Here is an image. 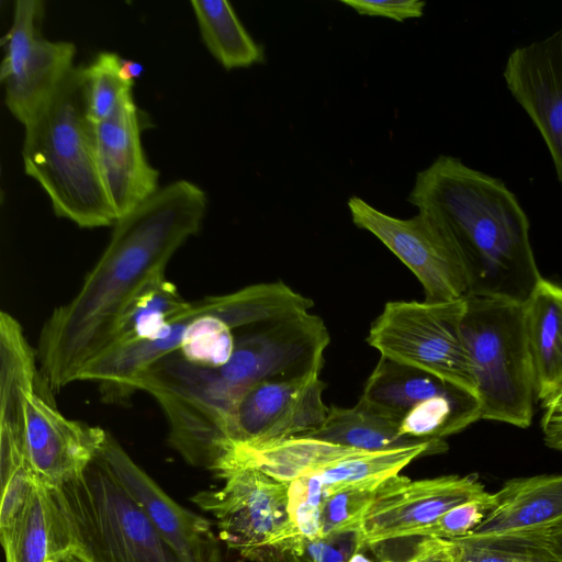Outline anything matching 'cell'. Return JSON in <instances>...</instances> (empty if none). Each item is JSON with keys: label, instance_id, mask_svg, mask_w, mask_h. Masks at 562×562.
Returning <instances> with one entry per match:
<instances>
[{"label": "cell", "instance_id": "6da1fadb", "mask_svg": "<svg viewBox=\"0 0 562 562\" xmlns=\"http://www.w3.org/2000/svg\"><path fill=\"white\" fill-rule=\"evenodd\" d=\"M205 192L178 180L159 188L113 225L110 241L81 289L45 322L38 339L40 381L58 391L78 381L104 348L127 301L202 224Z\"/></svg>", "mask_w": 562, "mask_h": 562}, {"label": "cell", "instance_id": "7a4b0ae2", "mask_svg": "<svg viewBox=\"0 0 562 562\" xmlns=\"http://www.w3.org/2000/svg\"><path fill=\"white\" fill-rule=\"evenodd\" d=\"M407 201L437 215L454 236L468 271V295L524 303L541 277L529 220L498 178L438 156L416 173Z\"/></svg>", "mask_w": 562, "mask_h": 562}, {"label": "cell", "instance_id": "3957f363", "mask_svg": "<svg viewBox=\"0 0 562 562\" xmlns=\"http://www.w3.org/2000/svg\"><path fill=\"white\" fill-rule=\"evenodd\" d=\"M329 342L324 321L311 312L237 329L233 355L224 366L180 364L172 396L193 424L224 434L250 387L273 379L321 374Z\"/></svg>", "mask_w": 562, "mask_h": 562}, {"label": "cell", "instance_id": "277c9868", "mask_svg": "<svg viewBox=\"0 0 562 562\" xmlns=\"http://www.w3.org/2000/svg\"><path fill=\"white\" fill-rule=\"evenodd\" d=\"M24 172L48 195L54 213L82 228L114 225L87 111L83 66H74L24 124Z\"/></svg>", "mask_w": 562, "mask_h": 562}, {"label": "cell", "instance_id": "5b68a950", "mask_svg": "<svg viewBox=\"0 0 562 562\" xmlns=\"http://www.w3.org/2000/svg\"><path fill=\"white\" fill-rule=\"evenodd\" d=\"M462 334L481 405V419L529 427L537 391L524 303L468 295Z\"/></svg>", "mask_w": 562, "mask_h": 562}, {"label": "cell", "instance_id": "8992f818", "mask_svg": "<svg viewBox=\"0 0 562 562\" xmlns=\"http://www.w3.org/2000/svg\"><path fill=\"white\" fill-rule=\"evenodd\" d=\"M54 491L74 546L89 562H181L100 454L82 475Z\"/></svg>", "mask_w": 562, "mask_h": 562}, {"label": "cell", "instance_id": "52a82bcc", "mask_svg": "<svg viewBox=\"0 0 562 562\" xmlns=\"http://www.w3.org/2000/svg\"><path fill=\"white\" fill-rule=\"evenodd\" d=\"M465 297L445 302L390 301L367 342L380 356L430 373L476 395L462 334Z\"/></svg>", "mask_w": 562, "mask_h": 562}, {"label": "cell", "instance_id": "ba28073f", "mask_svg": "<svg viewBox=\"0 0 562 562\" xmlns=\"http://www.w3.org/2000/svg\"><path fill=\"white\" fill-rule=\"evenodd\" d=\"M217 477L222 487L200 491L191 499L215 518L231 549L254 562H272L302 536L290 519L289 483L251 467H234Z\"/></svg>", "mask_w": 562, "mask_h": 562}, {"label": "cell", "instance_id": "9c48e42d", "mask_svg": "<svg viewBox=\"0 0 562 562\" xmlns=\"http://www.w3.org/2000/svg\"><path fill=\"white\" fill-rule=\"evenodd\" d=\"M347 205L352 223L375 236L418 279L427 302L468 296L470 284L461 249L449 227L425 210L409 218L389 215L360 196Z\"/></svg>", "mask_w": 562, "mask_h": 562}, {"label": "cell", "instance_id": "30bf717a", "mask_svg": "<svg viewBox=\"0 0 562 562\" xmlns=\"http://www.w3.org/2000/svg\"><path fill=\"white\" fill-rule=\"evenodd\" d=\"M476 474L412 480L397 474L374 490L358 532L361 551L419 533L451 508L485 496Z\"/></svg>", "mask_w": 562, "mask_h": 562}, {"label": "cell", "instance_id": "8fae6325", "mask_svg": "<svg viewBox=\"0 0 562 562\" xmlns=\"http://www.w3.org/2000/svg\"><path fill=\"white\" fill-rule=\"evenodd\" d=\"M43 14L41 0L15 1L11 27L1 40L4 55L0 80L5 85V105L23 125L74 67V43L41 36Z\"/></svg>", "mask_w": 562, "mask_h": 562}, {"label": "cell", "instance_id": "7c38bea8", "mask_svg": "<svg viewBox=\"0 0 562 562\" xmlns=\"http://www.w3.org/2000/svg\"><path fill=\"white\" fill-rule=\"evenodd\" d=\"M325 387L319 374L273 379L250 387L232 414L225 456L234 448L259 447L319 428L329 409L323 401Z\"/></svg>", "mask_w": 562, "mask_h": 562}, {"label": "cell", "instance_id": "4fadbf2b", "mask_svg": "<svg viewBox=\"0 0 562 562\" xmlns=\"http://www.w3.org/2000/svg\"><path fill=\"white\" fill-rule=\"evenodd\" d=\"M38 391L27 402L25 456L36 481L56 490L83 474L99 457L108 431L65 417Z\"/></svg>", "mask_w": 562, "mask_h": 562}, {"label": "cell", "instance_id": "5bb4252c", "mask_svg": "<svg viewBox=\"0 0 562 562\" xmlns=\"http://www.w3.org/2000/svg\"><path fill=\"white\" fill-rule=\"evenodd\" d=\"M100 457L181 562H223L211 522L167 495L109 432Z\"/></svg>", "mask_w": 562, "mask_h": 562}, {"label": "cell", "instance_id": "9a60e30c", "mask_svg": "<svg viewBox=\"0 0 562 562\" xmlns=\"http://www.w3.org/2000/svg\"><path fill=\"white\" fill-rule=\"evenodd\" d=\"M503 77L541 134L562 183V27L543 40L516 47Z\"/></svg>", "mask_w": 562, "mask_h": 562}, {"label": "cell", "instance_id": "2e32d148", "mask_svg": "<svg viewBox=\"0 0 562 562\" xmlns=\"http://www.w3.org/2000/svg\"><path fill=\"white\" fill-rule=\"evenodd\" d=\"M94 143L100 178L117 221L159 189V171L143 150L133 92L94 124Z\"/></svg>", "mask_w": 562, "mask_h": 562}, {"label": "cell", "instance_id": "e0dca14e", "mask_svg": "<svg viewBox=\"0 0 562 562\" xmlns=\"http://www.w3.org/2000/svg\"><path fill=\"white\" fill-rule=\"evenodd\" d=\"M494 496L491 512L461 539L487 542L562 522V474L512 479Z\"/></svg>", "mask_w": 562, "mask_h": 562}, {"label": "cell", "instance_id": "ac0fdd59", "mask_svg": "<svg viewBox=\"0 0 562 562\" xmlns=\"http://www.w3.org/2000/svg\"><path fill=\"white\" fill-rule=\"evenodd\" d=\"M5 562H52L75 547L55 491L36 483L13 525L0 531Z\"/></svg>", "mask_w": 562, "mask_h": 562}, {"label": "cell", "instance_id": "d6986e66", "mask_svg": "<svg viewBox=\"0 0 562 562\" xmlns=\"http://www.w3.org/2000/svg\"><path fill=\"white\" fill-rule=\"evenodd\" d=\"M537 400L543 406L562 387V285L542 278L524 302Z\"/></svg>", "mask_w": 562, "mask_h": 562}, {"label": "cell", "instance_id": "ffe728a7", "mask_svg": "<svg viewBox=\"0 0 562 562\" xmlns=\"http://www.w3.org/2000/svg\"><path fill=\"white\" fill-rule=\"evenodd\" d=\"M366 452L318 439L293 437L254 448H234L214 473L217 476L234 467H251L277 481L291 483Z\"/></svg>", "mask_w": 562, "mask_h": 562}, {"label": "cell", "instance_id": "44dd1931", "mask_svg": "<svg viewBox=\"0 0 562 562\" xmlns=\"http://www.w3.org/2000/svg\"><path fill=\"white\" fill-rule=\"evenodd\" d=\"M299 437L318 439L367 452L424 443L402 436L398 419L362 400L352 407L330 406L319 428Z\"/></svg>", "mask_w": 562, "mask_h": 562}, {"label": "cell", "instance_id": "7402d4cb", "mask_svg": "<svg viewBox=\"0 0 562 562\" xmlns=\"http://www.w3.org/2000/svg\"><path fill=\"white\" fill-rule=\"evenodd\" d=\"M189 305L166 278V271L156 273L124 305L100 355L151 338Z\"/></svg>", "mask_w": 562, "mask_h": 562}, {"label": "cell", "instance_id": "603a6c76", "mask_svg": "<svg viewBox=\"0 0 562 562\" xmlns=\"http://www.w3.org/2000/svg\"><path fill=\"white\" fill-rule=\"evenodd\" d=\"M451 384L430 373L380 356L360 400L401 422L416 405L443 392Z\"/></svg>", "mask_w": 562, "mask_h": 562}, {"label": "cell", "instance_id": "cb8c5ba5", "mask_svg": "<svg viewBox=\"0 0 562 562\" xmlns=\"http://www.w3.org/2000/svg\"><path fill=\"white\" fill-rule=\"evenodd\" d=\"M447 443L424 442L387 451L366 452L344 459L318 471L325 498L346 490H375L397 475L415 459L445 452Z\"/></svg>", "mask_w": 562, "mask_h": 562}, {"label": "cell", "instance_id": "d4e9b609", "mask_svg": "<svg viewBox=\"0 0 562 562\" xmlns=\"http://www.w3.org/2000/svg\"><path fill=\"white\" fill-rule=\"evenodd\" d=\"M201 37L213 57L227 70L265 60L263 48L247 32L226 0H192Z\"/></svg>", "mask_w": 562, "mask_h": 562}, {"label": "cell", "instance_id": "484cf974", "mask_svg": "<svg viewBox=\"0 0 562 562\" xmlns=\"http://www.w3.org/2000/svg\"><path fill=\"white\" fill-rule=\"evenodd\" d=\"M121 59L115 53L101 52L83 66L87 111L94 124L110 116L120 101L132 93L133 85L120 72Z\"/></svg>", "mask_w": 562, "mask_h": 562}, {"label": "cell", "instance_id": "4316f807", "mask_svg": "<svg viewBox=\"0 0 562 562\" xmlns=\"http://www.w3.org/2000/svg\"><path fill=\"white\" fill-rule=\"evenodd\" d=\"M374 490H346L325 498L322 507L323 537L359 532Z\"/></svg>", "mask_w": 562, "mask_h": 562}, {"label": "cell", "instance_id": "83f0119b", "mask_svg": "<svg viewBox=\"0 0 562 562\" xmlns=\"http://www.w3.org/2000/svg\"><path fill=\"white\" fill-rule=\"evenodd\" d=\"M495 505L494 493L460 504L424 529L418 538L430 537L452 540L472 532Z\"/></svg>", "mask_w": 562, "mask_h": 562}, {"label": "cell", "instance_id": "f1b7e54d", "mask_svg": "<svg viewBox=\"0 0 562 562\" xmlns=\"http://www.w3.org/2000/svg\"><path fill=\"white\" fill-rule=\"evenodd\" d=\"M361 551L358 532L326 536L314 540L304 539L285 562H348Z\"/></svg>", "mask_w": 562, "mask_h": 562}, {"label": "cell", "instance_id": "f546056e", "mask_svg": "<svg viewBox=\"0 0 562 562\" xmlns=\"http://www.w3.org/2000/svg\"><path fill=\"white\" fill-rule=\"evenodd\" d=\"M360 15L380 16L403 22L420 18L426 2L422 0H341Z\"/></svg>", "mask_w": 562, "mask_h": 562}, {"label": "cell", "instance_id": "4dcf8cb0", "mask_svg": "<svg viewBox=\"0 0 562 562\" xmlns=\"http://www.w3.org/2000/svg\"><path fill=\"white\" fill-rule=\"evenodd\" d=\"M453 562H531L518 550L470 542L461 538L450 540Z\"/></svg>", "mask_w": 562, "mask_h": 562}, {"label": "cell", "instance_id": "1f68e13d", "mask_svg": "<svg viewBox=\"0 0 562 562\" xmlns=\"http://www.w3.org/2000/svg\"><path fill=\"white\" fill-rule=\"evenodd\" d=\"M467 541V540H465ZM471 542V541H470ZM514 549L526 553L531 562H562V550L529 535H513L487 542H476Z\"/></svg>", "mask_w": 562, "mask_h": 562}, {"label": "cell", "instance_id": "d6a6232c", "mask_svg": "<svg viewBox=\"0 0 562 562\" xmlns=\"http://www.w3.org/2000/svg\"><path fill=\"white\" fill-rule=\"evenodd\" d=\"M288 498L290 519L297 531L308 540L322 538V507L290 494L289 491Z\"/></svg>", "mask_w": 562, "mask_h": 562}, {"label": "cell", "instance_id": "836d02e7", "mask_svg": "<svg viewBox=\"0 0 562 562\" xmlns=\"http://www.w3.org/2000/svg\"><path fill=\"white\" fill-rule=\"evenodd\" d=\"M398 562H453L450 540L422 537L412 552Z\"/></svg>", "mask_w": 562, "mask_h": 562}, {"label": "cell", "instance_id": "e575fe53", "mask_svg": "<svg viewBox=\"0 0 562 562\" xmlns=\"http://www.w3.org/2000/svg\"><path fill=\"white\" fill-rule=\"evenodd\" d=\"M541 429L544 443L562 451V407L544 411Z\"/></svg>", "mask_w": 562, "mask_h": 562}, {"label": "cell", "instance_id": "d590c367", "mask_svg": "<svg viewBox=\"0 0 562 562\" xmlns=\"http://www.w3.org/2000/svg\"><path fill=\"white\" fill-rule=\"evenodd\" d=\"M144 71V67L134 60L121 59V76L128 83L134 85V80L140 77Z\"/></svg>", "mask_w": 562, "mask_h": 562}, {"label": "cell", "instance_id": "8d00e7d4", "mask_svg": "<svg viewBox=\"0 0 562 562\" xmlns=\"http://www.w3.org/2000/svg\"><path fill=\"white\" fill-rule=\"evenodd\" d=\"M52 562H89L81 551L72 547L52 560Z\"/></svg>", "mask_w": 562, "mask_h": 562}, {"label": "cell", "instance_id": "74e56055", "mask_svg": "<svg viewBox=\"0 0 562 562\" xmlns=\"http://www.w3.org/2000/svg\"><path fill=\"white\" fill-rule=\"evenodd\" d=\"M542 407L544 411L562 407V387Z\"/></svg>", "mask_w": 562, "mask_h": 562}]
</instances>
